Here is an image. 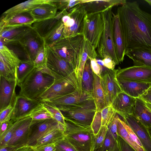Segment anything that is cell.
Instances as JSON below:
<instances>
[{"label":"cell","mask_w":151,"mask_h":151,"mask_svg":"<svg viewBox=\"0 0 151 151\" xmlns=\"http://www.w3.org/2000/svg\"><path fill=\"white\" fill-rule=\"evenodd\" d=\"M50 112L52 116L59 124L65 127V125L64 117L60 110L55 106L45 101L40 102Z\"/></svg>","instance_id":"cell-40"},{"label":"cell","mask_w":151,"mask_h":151,"mask_svg":"<svg viewBox=\"0 0 151 151\" xmlns=\"http://www.w3.org/2000/svg\"><path fill=\"white\" fill-rule=\"evenodd\" d=\"M112 8L101 13L104 29L97 50L100 58L103 59L105 55H108L118 65L119 63L116 55L113 40Z\"/></svg>","instance_id":"cell-7"},{"label":"cell","mask_w":151,"mask_h":151,"mask_svg":"<svg viewBox=\"0 0 151 151\" xmlns=\"http://www.w3.org/2000/svg\"><path fill=\"white\" fill-rule=\"evenodd\" d=\"M46 66L55 79L65 77L75 72L72 64L61 58L50 46L45 45Z\"/></svg>","instance_id":"cell-9"},{"label":"cell","mask_w":151,"mask_h":151,"mask_svg":"<svg viewBox=\"0 0 151 151\" xmlns=\"http://www.w3.org/2000/svg\"><path fill=\"white\" fill-rule=\"evenodd\" d=\"M125 53L138 47L151 49V14L142 10L137 1L127 2L118 7L117 14Z\"/></svg>","instance_id":"cell-1"},{"label":"cell","mask_w":151,"mask_h":151,"mask_svg":"<svg viewBox=\"0 0 151 151\" xmlns=\"http://www.w3.org/2000/svg\"><path fill=\"white\" fill-rule=\"evenodd\" d=\"M94 81L93 96L96 111H101L109 105L107 102L104 90L101 86L100 77L93 72Z\"/></svg>","instance_id":"cell-33"},{"label":"cell","mask_w":151,"mask_h":151,"mask_svg":"<svg viewBox=\"0 0 151 151\" xmlns=\"http://www.w3.org/2000/svg\"><path fill=\"white\" fill-rule=\"evenodd\" d=\"M13 109V104H11L0 111V123L11 120Z\"/></svg>","instance_id":"cell-49"},{"label":"cell","mask_w":151,"mask_h":151,"mask_svg":"<svg viewBox=\"0 0 151 151\" xmlns=\"http://www.w3.org/2000/svg\"><path fill=\"white\" fill-rule=\"evenodd\" d=\"M54 1V0H50L49 2L40 5L29 12L35 22L55 17L58 9Z\"/></svg>","instance_id":"cell-27"},{"label":"cell","mask_w":151,"mask_h":151,"mask_svg":"<svg viewBox=\"0 0 151 151\" xmlns=\"http://www.w3.org/2000/svg\"><path fill=\"white\" fill-rule=\"evenodd\" d=\"M104 29V23L101 13L87 14L85 17L82 34L97 49Z\"/></svg>","instance_id":"cell-10"},{"label":"cell","mask_w":151,"mask_h":151,"mask_svg":"<svg viewBox=\"0 0 151 151\" xmlns=\"http://www.w3.org/2000/svg\"><path fill=\"white\" fill-rule=\"evenodd\" d=\"M117 125V133L119 136L122 138L136 151H146L142 147L137 143L129 135L119 118L118 119Z\"/></svg>","instance_id":"cell-37"},{"label":"cell","mask_w":151,"mask_h":151,"mask_svg":"<svg viewBox=\"0 0 151 151\" xmlns=\"http://www.w3.org/2000/svg\"><path fill=\"white\" fill-rule=\"evenodd\" d=\"M102 60L104 63V65L106 68L113 70L114 69L116 65L115 62L112 58L108 55H105Z\"/></svg>","instance_id":"cell-53"},{"label":"cell","mask_w":151,"mask_h":151,"mask_svg":"<svg viewBox=\"0 0 151 151\" xmlns=\"http://www.w3.org/2000/svg\"><path fill=\"white\" fill-rule=\"evenodd\" d=\"M40 104L36 100L19 94L16 96L13 103L14 109L11 120L14 122L29 116Z\"/></svg>","instance_id":"cell-15"},{"label":"cell","mask_w":151,"mask_h":151,"mask_svg":"<svg viewBox=\"0 0 151 151\" xmlns=\"http://www.w3.org/2000/svg\"><path fill=\"white\" fill-rule=\"evenodd\" d=\"M20 148H21L10 146H7L0 147V151H17Z\"/></svg>","instance_id":"cell-57"},{"label":"cell","mask_w":151,"mask_h":151,"mask_svg":"<svg viewBox=\"0 0 151 151\" xmlns=\"http://www.w3.org/2000/svg\"><path fill=\"white\" fill-rule=\"evenodd\" d=\"M63 11L61 20L64 28L62 38L82 33L84 19L87 14L85 6L80 4L68 11Z\"/></svg>","instance_id":"cell-6"},{"label":"cell","mask_w":151,"mask_h":151,"mask_svg":"<svg viewBox=\"0 0 151 151\" xmlns=\"http://www.w3.org/2000/svg\"><path fill=\"white\" fill-rule=\"evenodd\" d=\"M117 142L119 151H136L119 136L117 139Z\"/></svg>","instance_id":"cell-52"},{"label":"cell","mask_w":151,"mask_h":151,"mask_svg":"<svg viewBox=\"0 0 151 151\" xmlns=\"http://www.w3.org/2000/svg\"><path fill=\"white\" fill-rule=\"evenodd\" d=\"M131 128L146 151H151V135L148 128L142 124L132 114L123 118Z\"/></svg>","instance_id":"cell-19"},{"label":"cell","mask_w":151,"mask_h":151,"mask_svg":"<svg viewBox=\"0 0 151 151\" xmlns=\"http://www.w3.org/2000/svg\"><path fill=\"white\" fill-rule=\"evenodd\" d=\"M17 80H10L0 76V111L13 104L17 96Z\"/></svg>","instance_id":"cell-20"},{"label":"cell","mask_w":151,"mask_h":151,"mask_svg":"<svg viewBox=\"0 0 151 151\" xmlns=\"http://www.w3.org/2000/svg\"><path fill=\"white\" fill-rule=\"evenodd\" d=\"M35 68L32 61L28 59L21 60L17 71L18 86L23 82Z\"/></svg>","instance_id":"cell-36"},{"label":"cell","mask_w":151,"mask_h":151,"mask_svg":"<svg viewBox=\"0 0 151 151\" xmlns=\"http://www.w3.org/2000/svg\"><path fill=\"white\" fill-rule=\"evenodd\" d=\"M119 118L118 114L117 113L113 119L108 126V130L116 141L119 137L117 133V124Z\"/></svg>","instance_id":"cell-50"},{"label":"cell","mask_w":151,"mask_h":151,"mask_svg":"<svg viewBox=\"0 0 151 151\" xmlns=\"http://www.w3.org/2000/svg\"><path fill=\"white\" fill-rule=\"evenodd\" d=\"M65 129L60 126L50 130L40 137L31 147L55 144L64 137Z\"/></svg>","instance_id":"cell-32"},{"label":"cell","mask_w":151,"mask_h":151,"mask_svg":"<svg viewBox=\"0 0 151 151\" xmlns=\"http://www.w3.org/2000/svg\"><path fill=\"white\" fill-rule=\"evenodd\" d=\"M29 116L32 120L36 121L53 118L50 112L41 103L34 109Z\"/></svg>","instance_id":"cell-39"},{"label":"cell","mask_w":151,"mask_h":151,"mask_svg":"<svg viewBox=\"0 0 151 151\" xmlns=\"http://www.w3.org/2000/svg\"><path fill=\"white\" fill-rule=\"evenodd\" d=\"M148 129L149 132L151 135V127L148 128Z\"/></svg>","instance_id":"cell-62"},{"label":"cell","mask_w":151,"mask_h":151,"mask_svg":"<svg viewBox=\"0 0 151 151\" xmlns=\"http://www.w3.org/2000/svg\"><path fill=\"white\" fill-rule=\"evenodd\" d=\"M33 151H55L56 150L55 144L31 147Z\"/></svg>","instance_id":"cell-54"},{"label":"cell","mask_w":151,"mask_h":151,"mask_svg":"<svg viewBox=\"0 0 151 151\" xmlns=\"http://www.w3.org/2000/svg\"><path fill=\"white\" fill-rule=\"evenodd\" d=\"M13 123L10 120L0 123V136L7 131Z\"/></svg>","instance_id":"cell-55"},{"label":"cell","mask_w":151,"mask_h":151,"mask_svg":"<svg viewBox=\"0 0 151 151\" xmlns=\"http://www.w3.org/2000/svg\"><path fill=\"white\" fill-rule=\"evenodd\" d=\"M139 98L145 103L151 104V86Z\"/></svg>","instance_id":"cell-56"},{"label":"cell","mask_w":151,"mask_h":151,"mask_svg":"<svg viewBox=\"0 0 151 151\" xmlns=\"http://www.w3.org/2000/svg\"><path fill=\"white\" fill-rule=\"evenodd\" d=\"M117 77L131 81L151 83V68L132 66L119 69Z\"/></svg>","instance_id":"cell-17"},{"label":"cell","mask_w":151,"mask_h":151,"mask_svg":"<svg viewBox=\"0 0 151 151\" xmlns=\"http://www.w3.org/2000/svg\"><path fill=\"white\" fill-rule=\"evenodd\" d=\"M101 148L103 151H119L117 141L108 129L103 145Z\"/></svg>","instance_id":"cell-42"},{"label":"cell","mask_w":151,"mask_h":151,"mask_svg":"<svg viewBox=\"0 0 151 151\" xmlns=\"http://www.w3.org/2000/svg\"><path fill=\"white\" fill-rule=\"evenodd\" d=\"M108 130V127L101 126L98 133L94 136L93 141L94 150L101 148Z\"/></svg>","instance_id":"cell-46"},{"label":"cell","mask_w":151,"mask_h":151,"mask_svg":"<svg viewBox=\"0 0 151 151\" xmlns=\"http://www.w3.org/2000/svg\"><path fill=\"white\" fill-rule=\"evenodd\" d=\"M117 79L122 91L135 98H139L151 86L150 83L129 81L118 77Z\"/></svg>","instance_id":"cell-25"},{"label":"cell","mask_w":151,"mask_h":151,"mask_svg":"<svg viewBox=\"0 0 151 151\" xmlns=\"http://www.w3.org/2000/svg\"><path fill=\"white\" fill-rule=\"evenodd\" d=\"M29 12H24L14 15L6 20L1 19L0 29L5 27L31 26L34 22Z\"/></svg>","instance_id":"cell-30"},{"label":"cell","mask_w":151,"mask_h":151,"mask_svg":"<svg viewBox=\"0 0 151 151\" xmlns=\"http://www.w3.org/2000/svg\"><path fill=\"white\" fill-rule=\"evenodd\" d=\"M150 6H151V0H145Z\"/></svg>","instance_id":"cell-60"},{"label":"cell","mask_w":151,"mask_h":151,"mask_svg":"<svg viewBox=\"0 0 151 151\" xmlns=\"http://www.w3.org/2000/svg\"><path fill=\"white\" fill-rule=\"evenodd\" d=\"M132 115L145 126L151 127V111L140 98H136Z\"/></svg>","instance_id":"cell-31"},{"label":"cell","mask_w":151,"mask_h":151,"mask_svg":"<svg viewBox=\"0 0 151 151\" xmlns=\"http://www.w3.org/2000/svg\"><path fill=\"white\" fill-rule=\"evenodd\" d=\"M33 63L35 67L37 68L41 69L47 67L45 44L38 52Z\"/></svg>","instance_id":"cell-44"},{"label":"cell","mask_w":151,"mask_h":151,"mask_svg":"<svg viewBox=\"0 0 151 151\" xmlns=\"http://www.w3.org/2000/svg\"><path fill=\"white\" fill-rule=\"evenodd\" d=\"M65 120L84 126H90L96 111L95 104L71 109L60 111Z\"/></svg>","instance_id":"cell-14"},{"label":"cell","mask_w":151,"mask_h":151,"mask_svg":"<svg viewBox=\"0 0 151 151\" xmlns=\"http://www.w3.org/2000/svg\"><path fill=\"white\" fill-rule=\"evenodd\" d=\"M136 101V98L124 92L119 93L111 105L116 113L123 118L132 114Z\"/></svg>","instance_id":"cell-22"},{"label":"cell","mask_w":151,"mask_h":151,"mask_svg":"<svg viewBox=\"0 0 151 151\" xmlns=\"http://www.w3.org/2000/svg\"><path fill=\"white\" fill-rule=\"evenodd\" d=\"M91 126L94 135H96L101 126V111H96Z\"/></svg>","instance_id":"cell-48"},{"label":"cell","mask_w":151,"mask_h":151,"mask_svg":"<svg viewBox=\"0 0 151 151\" xmlns=\"http://www.w3.org/2000/svg\"><path fill=\"white\" fill-rule=\"evenodd\" d=\"M43 101L50 103L60 111L95 104L93 94L85 92L79 88L69 94L41 102Z\"/></svg>","instance_id":"cell-5"},{"label":"cell","mask_w":151,"mask_h":151,"mask_svg":"<svg viewBox=\"0 0 151 151\" xmlns=\"http://www.w3.org/2000/svg\"><path fill=\"white\" fill-rule=\"evenodd\" d=\"M50 0H29L19 4L9 9L3 14L1 19L6 20L15 15L24 13L29 12L32 9Z\"/></svg>","instance_id":"cell-29"},{"label":"cell","mask_w":151,"mask_h":151,"mask_svg":"<svg viewBox=\"0 0 151 151\" xmlns=\"http://www.w3.org/2000/svg\"><path fill=\"white\" fill-rule=\"evenodd\" d=\"M61 20L55 17L53 18L34 22L32 25L33 28L43 39Z\"/></svg>","instance_id":"cell-34"},{"label":"cell","mask_w":151,"mask_h":151,"mask_svg":"<svg viewBox=\"0 0 151 151\" xmlns=\"http://www.w3.org/2000/svg\"><path fill=\"white\" fill-rule=\"evenodd\" d=\"M94 77L89 59L86 62L82 76L81 87L83 91L92 94Z\"/></svg>","instance_id":"cell-35"},{"label":"cell","mask_w":151,"mask_h":151,"mask_svg":"<svg viewBox=\"0 0 151 151\" xmlns=\"http://www.w3.org/2000/svg\"><path fill=\"white\" fill-rule=\"evenodd\" d=\"M55 145L56 150L58 151H77L65 137Z\"/></svg>","instance_id":"cell-47"},{"label":"cell","mask_w":151,"mask_h":151,"mask_svg":"<svg viewBox=\"0 0 151 151\" xmlns=\"http://www.w3.org/2000/svg\"><path fill=\"white\" fill-rule=\"evenodd\" d=\"M13 43L19 45L23 49L28 59L33 62L39 51L45 44L43 39L33 28L18 42Z\"/></svg>","instance_id":"cell-13"},{"label":"cell","mask_w":151,"mask_h":151,"mask_svg":"<svg viewBox=\"0 0 151 151\" xmlns=\"http://www.w3.org/2000/svg\"><path fill=\"white\" fill-rule=\"evenodd\" d=\"M17 151H33V150L30 147L24 146L19 148Z\"/></svg>","instance_id":"cell-58"},{"label":"cell","mask_w":151,"mask_h":151,"mask_svg":"<svg viewBox=\"0 0 151 151\" xmlns=\"http://www.w3.org/2000/svg\"><path fill=\"white\" fill-rule=\"evenodd\" d=\"M133 62L134 66L151 68V49L138 47L131 49L125 54Z\"/></svg>","instance_id":"cell-28"},{"label":"cell","mask_w":151,"mask_h":151,"mask_svg":"<svg viewBox=\"0 0 151 151\" xmlns=\"http://www.w3.org/2000/svg\"><path fill=\"white\" fill-rule=\"evenodd\" d=\"M32 121V119L29 116L22 119L7 146L19 148L26 146L28 140L30 128Z\"/></svg>","instance_id":"cell-21"},{"label":"cell","mask_w":151,"mask_h":151,"mask_svg":"<svg viewBox=\"0 0 151 151\" xmlns=\"http://www.w3.org/2000/svg\"><path fill=\"white\" fill-rule=\"evenodd\" d=\"M79 88L75 72L68 76L55 79L53 84L37 99L40 102L53 98L69 94Z\"/></svg>","instance_id":"cell-8"},{"label":"cell","mask_w":151,"mask_h":151,"mask_svg":"<svg viewBox=\"0 0 151 151\" xmlns=\"http://www.w3.org/2000/svg\"><path fill=\"white\" fill-rule=\"evenodd\" d=\"M116 114L111 105L104 108L101 111V126L108 127Z\"/></svg>","instance_id":"cell-41"},{"label":"cell","mask_w":151,"mask_h":151,"mask_svg":"<svg viewBox=\"0 0 151 151\" xmlns=\"http://www.w3.org/2000/svg\"><path fill=\"white\" fill-rule=\"evenodd\" d=\"M55 151H58V150H56Z\"/></svg>","instance_id":"cell-64"},{"label":"cell","mask_w":151,"mask_h":151,"mask_svg":"<svg viewBox=\"0 0 151 151\" xmlns=\"http://www.w3.org/2000/svg\"><path fill=\"white\" fill-rule=\"evenodd\" d=\"M125 0H82L81 4L85 6L87 14L101 13L113 7L123 5Z\"/></svg>","instance_id":"cell-23"},{"label":"cell","mask_w":151,"mask_h":151,"mask_svg":"<svg viewBox=\"0 0 151 151\" xmlns=\"http://www.w3.org/2000/svg\"><path fill=\"white\" fill-rule=\"evenodd\" d=\"M90 60L91 68L93 72L96 75L100 77L103 71V66L99 65L97 62L96 58L89 57Z\"/></svg>","instance_id":"cell-51"},{"label":"cell","mask_w":151,"mask_h":151,"mask_svg":"<svg viewBox=\"0 0 151 151\" xmlns=\"http://www.w3.org/2000/svg\"><path fill=\"white\" fill-rule=\"evenodd\" d=\"M93 151H103L101 148L99 149L95 150H94Z\"/></svg>","instance_id":"cell-61"},{"label":"cell","mask_w":151,"mask_h":151,"mask_svg":"<svg viewBox=\"0 0 151 151\" xmlns=\"http://www.w3.org/2000/svg\"><path fill=\"white\" fill-rule=\"evenodd\" d=\"M55 80V77L47 67L41 69L35 67L19 86L20 88L19 95L37 100Z\"/></svg>","instance_id":"cell-2"},{"label":"cell","mask_w":151,"mask_h":151,"mask_svg":"<svg viewBox=\"0 0 151 151\" xmlns=\"http://www.w3.org/2000/svg\"><path fill=\"white\" fill-rule=\"evenodd\" d=\"M64 137L77 151H91L94 135L91 126H84L65 120Z\"/></svg>","instance_id":"cell-3"},{"label":"cell","mask_w":151,"mask_h":151,"mask_svg":"<svg viewBox=\"0 0 151 151\" xmlns=\"http://www.w3.org/2000/svg\"><path fill=\"white\" fill-rule=\"evenodd\" d=\"M21 61L12 50L0 41V76L9 80H17V70Z\"/></svg>","instance_id":"cell-11"},{"label":"cell","mask_w":151,"mask_h":151,"mask_svg":"<svg viewBox=\"0 0 151 151\" xmlns=\"http://www.w3.org/2000/svg\"><path fill=\"white\" fill-rule=\"evenodd\" d=\"M60 126H63L53 118L42 120H32L26 146L32 147L40 137L50 130Z\"/></svg>","instance_id":"cell-16"},{"label":"cell","mask_w":151,"mask_h":151,"mask_svg":"<svg viewBox=\"0 0 151 151\" xmlns=\"http://www.w3.org/2000/svg\"><path fill=\"white\" fill-rule=\"evenodd\" d=\"M22 119L14 122L7 131L0 136V147L7 146L15 130L21 122Z\"/></svg>","instance_id":"cell-43"},{"label":"cell","mask_w":151,"mask_h":151,"mask_svg":"<svg viewBox=\"0 0 151 151\" xmlns=\"http://www.w3.org/2000/svg\"><path fill=\"white\" fill-rule=\"evenodd\" d=\"M82 0H54V3L60 11H68L81 4Z\"/></svg>","instance_id":"cell-45"},{"label":"cell","mask_w":151,"mask_h":151,"mask_svg":"<svg viewBox=\"0 0 151 151\" xmlns=\"http://www.w3.org/2000/svg\"><path fill=\"white\" fill-rule=\"evenodd\" d=\"M84 37L82 33L60 38L50 46L61 58L71 63L75 70L81 42Z\"/></svg>","instance_id":"cell-4"},{"label":"cell","mask_w":151,"mask_h":151,"mask_svg":"<svg viewBox=\"0 0 151 151\" xmlns=\"http://www.w3.org/2000/svg\"><path fill=\"white\" fill-rule=\"evenodd\" d=\"M145 103L147 107L151 111V104L147 103Z\"/></svg>","instance_id":"cell-59"},{"label":"cell","mask_w":151,"mask_h":151,"mask_svg":"<svg viewBox=\"0 0 151 151\" xmlns=\"http://www.w3.org/2000/svg\"><path fill=\"white\" fill-rule=\"evenodd\" d=\"M100 77L101 85L107 103L111 105L116 96L123 92L118 81L116 74L118 69H109L103 66Z\"/></svg>","instance_id":"cell-12"},{"label":"cell","mask_w":151,"mask_h":151,"mask_svg":"<svg viewBox=\"0 0 151 151\" xmlns=\"http://www.w3.org/2000/svg\"><path fill=\"white\" fill-rule=\"evenodd\" d=\"M32 28V26L4 27L0 29V41L5 45L17 42Z\"/></svg>","instance_id":"cell-26"},{"label":"cell","mask_w":151,"mask_h":151,"mask_svg":"<svg viewBox=\"0 0 151 151\" xmlns=\"http://www.w3.org/2000/svg\"><path fill=\"white\" fill-rule=\"evenodd\" d=\"M94 151V148H93V147L92 148L91 151Z\"/></svg>","instance_id":"cell-63"},{"label":"cell","mask_w":151,"mask_h":151,"mask_svg":"<svg viewBox=\"0 0 151 151\" xmlns=\"http://www.w3.org/2000/svg\"><path fill=\"white\" fill-rule=\"evenodd\" d=\"M98 56L94 47L84 36L80 47L77 65L75 70L80 88H81L82 76L86 61L89 59V57L96 58Z\"/></svg>","instance_id":"cell-18"},{"label":"cell","mask_w":151,"mask_h":151,"mask_svg":"<svg viewBox=\"0 0 151 151\" xmlns=\"http://www.w3.org/2000/svg\"><path fill=\"white\" fill-rule=\"evenodd\" d=\"M64 28V24L61 20L43 38L45 45L50 46L62 38Z\"/></svg>","instance_id":"cell-38"},{"label":"cell","mask_w":151,"mask_h":151,"mask_svg":"<svg viewBox=\"0 0 151 151\" xmlns=\"http://www.w3.org/2000/svg\"><path fill=\"white\" fill-rule=\"evenodd\" d=\"M113 37L115 52L118 60L122 62L125 55L123 37L119 20L117 14L112 13Z\"/></svg>","instance_id":"cell-24"}]
</instances>
